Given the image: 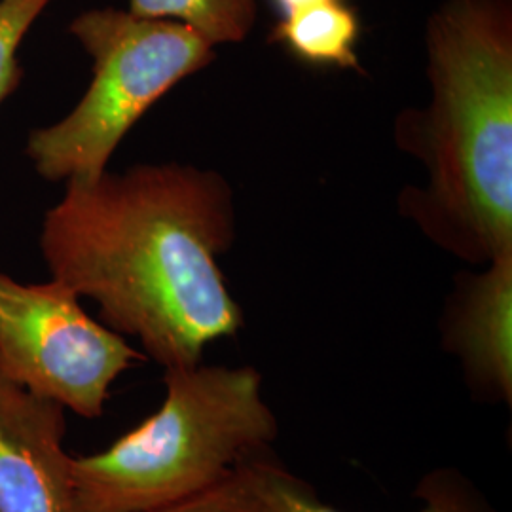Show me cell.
Here are the masks:
<instances>
[{
  "label": "cell",
  "instance_id": "30bf717a",
  "mask_svg": "<svg viewBox=\"0 0 512 512\" xmlns=\"http://www.w3.org/2000/svg\"><path fill=\"white\" fill-rule=\"evenodd\" d=\"M128 10L141 18L181 21L213 46L243 42L256 21V0H129Z\"/></svg>",
  "mask_w": 512,
  "mask_h": 512
},
{
  "label": "cell",
  "instance_id": "8992f818",
  "mask_svg": "<svg viewBox=\"0 0 512 512\" xmlns=\"http://www.w3.org/2000/svg\"><path fill=\"white\" fill-rule=\"evenodd\" d=\"M65 408L0 370V512H74Z\"/></svg>",
  "mask_w": 512,
  "mask_h": 512
},
{
  "label": "cell",
  "instance_id": "5b68a950",
  "mask_svg": "<svg viewBox=\"0 0 512 512\" xmlns=\"http://www.w3.org/2000/svg\"><path fill=\"white\" fill-rule=\"evenodd\" d=\"M145 359L90 317L67 285H29L0 272V370L16 384L93 420L112 384Z\"/></svg>",
  "mask_w": 512,
  "mask_h": 512
},
{
  "label": "cell",
  "instance_id": "7c38bea8",
  "mask_svg": "<svg viewBox=\"0 0 512 512\" xmlns=\"http://www.w3.org/2000/svg\"><path fill=\"white\" fill-rule=\"evenodd\" d=\"M152 512H270L253 495L243 490L238 480L230 475L222 482L203 490L200 494L186 497L164 509Z\"/></svg>",
  "mask_w": 512,
  "mask_h": 512
},
{
  "label": "cell",
  "instance_id": "277c9868",
  "mask_svg": "<svg viewBox=\"0 0 512 512\" xmlns=\"http://www.w3.org/2000/svg\"><path fill=\"white\" fill-rule=\"evenodd\" d=\"M69 31L90 55L93 78L63 120L27 137L25 154L50 183L101 177L147 110L215 59V46L192 27L129 10H86Z\"/></svg>",
  "mask_w": 512,
  "mask_h": 512
},
{
  "label": "cell",
  "instance_id": "9c48e42d",
  "mask_svg": "<svg viewBox=\"0 0 512 512\" xmlns=\"http://www.w3.org/2000/svg\"><path fill=\"white\" fill-rule=\"evenodd\" d=\"M268 38L311 67L363 73L357 54L361 19L344 0L319 4L281 18Z\"/></svg>",
  "mask_w": 512,
  "mask_h": 512
},
{
  "label": "cell",
  "instance_id": "7a4b0ae2",
  "mask_svg": "<svg viewBox=\"0 0 512 512\" xmlns=\"http://www.w3.org/2000/svg\"><path fill=\"white\" fill-rule=\"evenodd\" d=\"M431 99L395 120L425 169L399 211L475 266L512 253V0H444L427 21Z\"/></svg>",
  "mask_w": 512,
  "mask_h": 512
},
{
  "label": "cell",
  "instance_id": "4fadbf2b",
  "mask_svg": "<svg viewBox=\"0 0 512 512\" xmlns=\"http://www.w3.org/2000/svg\"><path fill=\"white\" fill-rule=\"evenodd\" d=\"M270 2L274 4V8L279 12L281 18H287V16H293L296 12L308 10V8L319 6V4L334 2V0H270Z\"/></svg>",
  "mask_w": 512,
  "mask_h": 512
},
{
  "label": "cell",
  "instance_id": "3957f363",
  "mask_svg": "<svg viewBox=\"0 0 512 512\" xmlns=\"http://www.w3.org/2000/svg\"><path fill=\"white\" fill-rule=\"evenodd\" d=\"M255 366L167 368L162 406L109 448L73 458L74 512H152L272 452L279 421Z\"/></svg>",
  "mask_w": 512,
  "mask_h": 512
},
{
  "label": "cell",
  "instance_id": "52a82bcc",
  "mask_svg": "<svg viewBox=\"0 0 512 512\" xmlns=\"http://www.w3.org/2000/svg\"><path fill=\"white\" fill-rule=\"evenodd\" d=\"M440 346L458 359L471 399L512 406V253L456 275L440 313Z\"/></svg>",
  "mask_w": 512,
  "mask_h": 512
},
{
  "label": "cell",
  "instance_id": "ba28073f",
  "mask_svg": "<svg viewBox=\"0 0 512 512\" xmlns=\"http://www.w3.org/2000/svg\"><path fill=\"white\" fill-rule=\"evenodd\" d=\"M232 476L270 512H344L327 505L308 480L294 475L270 454L241 461ZM414 495L420 512H499L492 501L456 467H437L421 476Z\"/></svg>",
  "mask_w": 512,
  "mask_h": 512
},
{
  "label": "cell",
  "instance_id": "6da1fadb",
  "mask_svg": "<svg viewBox=\"0 0 512 512\" xmlns=\"http://www.w3.org/2000/svg\"><path fill=\"white\" fill-rule=\"evenodd\" d=\"M234 238V192L220 173L141 164L69 181L44 215L40 251L52 279L167 370L202 363L209 344L243 327L219 266Z\"/></svg>",
  "mask_w": 512,
  "mask_h": 512
},
{
  "label": "cell",
  "instance_id": "8fae6325",
  "mask_svg": "<svg viewBox=\"0 0 512 512\" xmlns=\"http://www.w3.org/2000/svg\"><path fill=\"white\" fill-rule=\"evenodd\" d=\"M52 0H0V105L23 78L19 46Z\"/></svg>",
  "mask_w": 512,
  "mask_h": 512
}]
</instances>
